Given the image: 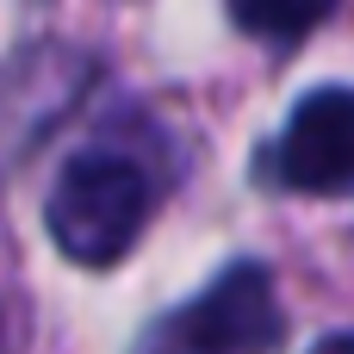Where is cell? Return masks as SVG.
Instances as JSON below:
<instances>
[{"mask_svg": "<svg viewBox=\"0 0 354 354\" xmlns=\"http://www.w3.org/2000/svg\"><path fill=\"white\" fill-rule=\"evenodd\" d=\"M156 212V187L149 174L118 156V149H87L75 156L56 187H50V205H44V224L56 236V249L81 268H112L137 249L143 224Z\"/></svg>", "mask_w": 354, "mask_h": 354, "instance_id": "6da1fadb", "label": "cell"}, {"mask_svg": "<svg viewBox=\"0 0 354 354\" xmlns=\"http://www.w3.org/2000/svg\"><path fill=\"white\" fill-rule=\"evenodd\" d=\"M93 81V56L75 44H25L19 56L0 62V174L19 168L87 93Z\"/></svg>", "mask_w": 354, "mask_h": 354, "instance_id": "7a4b0ae2", "label": "cell"}, {"mask_svg": "<svg viewBox=\"0 0 354 354\" xmlns=\"http://www.w3.org/2000/svg\"><path fill=\"white\" fill-rule=\"evenodd\" d=\"M274 180L292 193H354V87H317L292 106L274 143Z\"/></svg>", "mask_w": 354, "mask_h": 354, "instance_id": "3957f363", "label": "cell"}, {"mask_svg": "<svg viewBox=\"0 0 354 354\" xmlns=\"http://www.w3.org/2000/svg\"><path fill=\"white\" fill-rule=\"evenodd\" d=\"M174 324L212 354H274L280 336H286V317H280V299H274V274L255 268V261L224 268Z\"/></svg>", "mask_w": 354, "mask_h": 354, "instance_id": "277c9868", "label": "cell"}, {"mask_svg": "<svg viewBox=\"0 0 354 354\" xmlns=\"http://www.w3.org/2000/svg\"><path fill=\"white\" fill-rule=\"evenodd\" d=\"M330 6H336V0H230V19H236L243 31L268 37V44H292V37H305L311 25H324Z\"/></svg>", "mask_w": 354, "mask_h": 354, "instance_id": "5b68a950", "label": "cell"}, {"mask_svg": "<svg viewBox=\"0 0 354 354\" xmlns=\"http://www.w3.org/2000/svg\"><path fill=\"white\" fill-rule=\"evenodd\" d=\"M143 354H212V348H199V342H193V336H187V330L168 317V324L149 336V348H143Z\"/></svg>", "mask_w": 354, "mask_h": 354, "instance_id": "8992f818", "label": "cell"}, {"mask_svg": "<svg viewBox=\"0 0 354 354\" xmlns=\"http://www.w3.org/2000/svg\"><path fill=\"white\" fill-rule=\"evenodd\" d=\"M311 354H354V330H342V336H324Z\"/></svg>", "mask_w": 354, "mask_h": 354, "instance_id": "52a82bcc", "label": "cell"}, {"mask_svg": "<svg viewBox=\"0 0 354 354\" xmlns=\"http://www.w3.org/2000/svg\"><path fill=\"white\" fill-rule=\"evenodd\" d=\"M0 354H6V324H0Z\"/></svg>", "mask_w": 354, "mask_h": 354, "instance_id": "ba28073f", "label": "cell"}]
</instances>
